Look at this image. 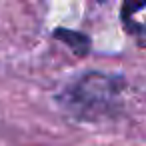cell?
Wrapping results in <instances>:
<instances>
[{
	"instance_id": "cell-1",
	"label": "cell",
	"mask_w": 146,
	"mask_h": 146,
	"mask_svg": "<svg viewBox=\"0 0 146 146\" xmlns=\"http://www.w3.org/2000/svg\"><path fill=\"white\" fill-rule=\"evenodd\" d=\"M120 18L128 34L138 42H146V0H124Z\"/></svg>"
}]
</instances>
